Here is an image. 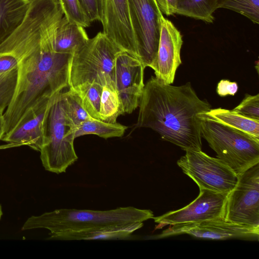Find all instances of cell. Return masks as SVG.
I'll use <instances>...</instances> for the list:
<instances>
[{"label": "cell", "mask_w": 259, "mask_h": 259, "mask_svg": "<svg viewBox=\"0 0 259 259\" xmlns=\"http://www.w3.org/2000/svg\"><path fill=\"white\" fill-rule=\"evenodd\" d=\"M63 17L54 6L33 1L21 24L0 45V55L17 62V80L11 102L4 112L5 134L31 108L69 89V69L72 54L54 48L57 27Z\"/></svg>", "instance_id": "cell-1"}, {"label": "cell", "mask_w": 259, "mask_h": 259, "mask_svg": "<svg viewBox=\"0 0 259 259\" xmlns=\"http://www.w3.org/2000/svg\"><path fill=\"white\" fill-rule=\"evenodd\" d=\"M136 127L150 128L185 151L202 150L199 115L211 109L188 82L164 84L152 76L144 86Z\"/></svg>", "instance_id": "cell-2"}, {"label": "cell", "mask_w": 259, "mask_h": 259, "mask_svg": "<svg viewBox=\"0 0 259 259\" xmlns=\"http://www.w3.org/2000/svg\"><path fill=\"white\" fill-rule=\"evenodd\" d=\"M153 217L151 210L133 206L107 210L62 208L31 216L21 230L47 229L48 240H106L108 230L142 227Z\"/></svg>", "instance_id": "cell-3"}, {"label": "cell", "mask_w": 259, "mask_h": 259, "mask_svg": "<svg viewBox=\"0 0 259 259\" xmlns=\"http://www.w3.org/2000/svg\"><path fill=\"white\" fill-rule=\"evenodd\" d=\"M201 137L237 175L259 163V139L199 114Z\"/></svg>", "instance_id": "cell-4"}, {"label": "cell", "mask_w": 259, "mask_h": 259, "mask_svg": "<svg viewBox=\"0 0 259 259\" xmlns=\"http://www.w3.org/2000/svg\"><path fill=\"white\" fill-rule=\"evenodd\" d=\"M122 51L102 32L89 38L72 56L69 69V89L92 82L102 87L115 84V61Z\"/></svg>", "instance_id": "cell-5"}, {"label": "cell", "mask_w": 259, "mask_h": 259, "mask_svg": "<svg viewBox=\"0 0 259 259\" xmlns=\"http://www.w3.org/2000/svg\"><path fill=\"white\" fill-rule=\"evenodd\" d=\"M63 92L54 98L47 117L44 145L39 151L45 169L57 174L66 172L78 159L74 147L75 128L65 111Z\"/></svg>", "instance_id": "cell-6"}, {"label": "cell", "mask_w": 259, "mask_h": 259, "mask_svg": "<svg viewBox=\"0 0 259 259\" xmlns=\"http://www.w3.org/2000/svg\"><path fill=\"white\" fill-rule=\"evenodd\" d=\"M177 164L199 189L229 194L237 181V175L228 165L202 150L186 151L185 155L178 160Z\"/></svg>", "instance_id": "cell-7"}, {"label": "cell", "mask_w": 259, "mask_h": 259, "mask_svg": "<svg viewBox=\"0 0 259 259\" xmlns=\"http://www.w3.org/2000/svg\"><path fill=\"white\" fill-rule=\"evenodd\" d=\"M138 59L151 68L157 54L162 14L155 0H128Z\"/></svg>", "instance_id": "cell-8"}, {"label": "cell", "mask_w": 259, "mask_h": 259, "mask_svg": "<svg viewBox=\"0 0 259 259\" xmlns=\"http://www.w3.org/2000/svg\"><path fill=\"white\" fill-rule=\"evenodd\" d=\"M224 219L259 226V163L238 176L234 187L227 197Z\"/></svg>", "instance_id": "cell-9"}, {"label": "cell", "mask_w": 259, "mask_h": 259, "mask_svg": "<svg viewBox=\"0 0 259 259\" xmlns=\"http://www.w3.org/2000/svg\"><path fill=\"white\" fill-rule=\"evenodd\" d=\"M228 194L200 189L197 198L184 207L154 217V222L158 224L155 229L167 225L223 219Z\"/></svg>", "instance_id": "cell-10"}, {"label": "cell", "mask_w": 259, "mask_h": 259, "mask_svg": "<svg viewBox=\"0 0 259 259\" xmlns=\"http://www.w3.org/2000/svg\"><path fill=\"white\" fill-rule=\"evenodd\" d=\"M186 234L193 237L212 240L229 239H258L259 226L239 224L223 219L170 225L154 237L160 239Z\"/></svg>", "instance_id": "cell-11"}, {"label": "cell", "mask_w": 259, "mask_h": 259, "mask_svg": "<svg viewBox=\"0 0 259 259\" xmlns=\"http://www.w3.org/2000/svg\"><path fill=\"white\" fill-rule=\"evenodd\" d=\"M145 68L139 59L126 52L122 51L116 57L115 83L123 114L131 113L139 105Z\"/></svg>", "instance_id": "cell-12"}, {"label": "cell", "mask_w": 259, "mask_h": 259, "mask_svg": "<svg viewBox=\"0 0 259 259\" xmlns=\"http://www.w3.org/2000/svg\"><path fill=\"white\" fill-rule=\"evenodd\" d=\"M103 33L122 51L138 59L128 0H103Z\"/></svg>", "instance_id": "cell-13"}, {"label": "cell", "mask_w": 259, "mask_h": 259, "mask_svg": "<svg viewBox=\"0 0 259 259\" xmlns=\"http://www.w3.org/2000/svg\"><path fill=\"white\" fill-rule=\"evenodd\" d=\"M55 96L30 108L1 140L13 146L26 145L40 151L44 143L48 115Z\"/></svg>", "instance_id": "cell-14"}, {"label": "cell", "mask_w": 259, "mask_h": 259, "mask_svg": "<svg viewBox=\"0 0 259 259\" xmlns=\"http://www.w3.org/2000/svg\"><path fill=\"white\" fill-rule=\"evenodd\" d=\"M183 42L180 32L162 15L157 56L151 68L155 77L164 84H171L174 81L177 69L182 63L180 52Z\"/></svg>", "instance_id": "cell-15"}, {"label": "cell", "mask_w": 259, "mask_h": 259, "mask_svg": "<svg viewBox=\"0 0 259 259\" xmlns=\"http://www.w3.org/2000/svg\"><path fill=\"white\" fill-rule=\"evenodd\" d=\"M89 38L84 28L70 22L63 17L57 27L54 48L56 52L72 54L81 48Z\"/></svg>", "instance_id": "cell-16"}, {"label": "cell", "mask_w": 259, "mask_h": 259, "mask_svg": "<svg viewBox=\"0 0 259 259\" xmlns=\"http://www.w3.org/2000/svg\"><path fill=\"white\" fill-rule=\"evenodd\" d=\"M29 0H0V45L21 24Z\"/></svg>", "instance_id": "cell-17"}, {"label": "cell", "mask_w": 259, "mask_h": 259, "mask_svg": "<svg viewBox=\"0 0 259 259\" xmlns=\"http://www.w3.org/2000/svg\"><path fill=\"white\" fill-rule=\"evenodd\" d=\"M218 122L259 139V120L244 116L233 110L211 109L205 113Z\"/></svg>", "instance_id": "cell-18"}, {"label": "cell", "mask_w": 259, "mask_h": 259, "mask_svg": "<svg viewBox=\"0 0 259 259\" xmlns=\"http://www.w3.org/2000/svg\"><path fill=\"white\" fill-rule=\"evenodd\" d=\"M218 0H178L176 14L212 23Z\"/></svg>", "instance_id": "cell-19"}, {"label": "cell", "mask_w": 259, "mask_h": 259, "mask_svg": "<svg viewBox=\"0 0 259 259\" xmlns=\"http://www.w3.org/2000/svg\"><path fill=\"white\" fill-rule=\"evenodd\" d=\"M127 127L116 122L108 123L92 118L82 122L76 128L75 138L89 134H94L104 139L120 137Z\"/></svg>", "instance_id": "cell-20"}, {"label": "cell", "mask_w": 259, "mask_h": 259, "mask_svg": "<svg viewBox=\"0 0 259 259\" xmlns=\"http://www.w3.org/2000/svg\"><path fill=\"white\" fill-rule=\"evenodd\" d=\"M123 114L115 84L103 87L99 110L100 119L115 123L118 116Z\"/></svg>", "instance_id": "cell-21"}, {"label": "cell", "mask_w": 259, "mask_h": 259, "mask_svg": "<svg viewBox=\"0 0 259 259\" xmlns=\"http://www.w3.org/2000/svg\"><path fill=\"white\" fill-rule=\"evenodd\" d=\"M102 89L103 87L99 84L92 82L71 90L78 94L88 114L93 118L100 119L99 113Z\"/></svg>", "instance_id": "cell-22"}, {"label": "cell", "mask_w": 259, "mask_h": 259, "mask_svg": "<svg viewBox=\"0 0 259 259\" xmlns=\"http://www.w3.org/2000/svg\"><path fill=\"white\" fill-rule=\"evenodd\" d=\"M65 109L70 122L75 128L92 118L86 111L78 94L69 89L63 92Z\"/></svg>", "instance_id": "cell-23"}, {"label": "cell", "mask_w": 259, "mask_h": 259, "mask_svg": "<svg viewBox=\"0 0 259 259\" xmlns=\"http://www.w3.org/2000/svg\"><path fill=\"white\" fill-rule=\"evenodd\" d=\"M229 9L259 23V0H218L217 9Z\"/></svg>", "instance_id": "cell-24"}, {"label": "cell", "mask_w": 259, "mask_h": 259, "mask_svg": "<svg viewBox=\"0 0 259 259\" xmlns=\"http://www.w3.org/2000/svg\"><path fill=\"white\" fill-rule=\"evenodd\" d=\"M17 68L0 74V113H4L13 98L17 80Z\"/></svg>", "instance_id": "cell-25"}, {"label": "cell", "mask_w": 259, "mask_h": 259, "mask_svg": "<svg viewBox=\"0 0 259 259\" xmlns=\"http://www.w3.org/2000/svg\"><path fill=\"white\" fill-rule=\"evenodd\" d=\"M64 17L68 21L83 28L89 27L91 22L84 12L79 0H58Z\"/></svg>", "instance_id": "cell-26"}, {"label": "cell", "mask_w": 259, "mask_h": 259, "mask_svg": "<svg viewBox=\"0 0 259 259\" xmlns=\"http://www.w3.org/2000/svg\"><path fill=\"white\" fill-rule=\"evenodd\" d=\"M233 110L247 117L259 120V94H246L240 104Z\"/></svg>", "instance_id": "cell-27"}, {"label": "cell", "mask_w": 259, "mask_h": 259, "mask_svg": "<svg viewBox=\"0 0 259 259\" xmlns=\"http://www.w3.org/2000/svg\"><path fill=\"white\" fill-rule=\"evenodd\" d=\"M91 22H101L103 0H79Z\"/></svg>", "instance_id": "cell-28"}, {"label": "cell", "mask_w": 259, "mask_h": 259, "mask_svg": "<svg viewBox=\"0 0 259 259\" xmlns=\"http://www.w3.org/2000/svg\"><path fill=\"white\" fill-rule=\"evenodd\" d=\"M238 88V85L236 82L222 79L218 84L217 92L221 97L234 96L237 93Z\"/></svg>", "instance_id": "cell-29"}, {"label": "cell", "mask_w": 259, "mask_h": 259, "mask_svg": "<svg viewBox=\"0 0 259 259\" xmlns=\"http://www.w3.org/2000/svg\"><path fill=\"white\" fill-rule=\"evenodd\" d=\"M162 14L167 16L176 14L178 0H155Z\"/></svg>", "instance_id": "cell-30"}, {"label": "cell", "mask_w": 259, "mask_h": 259, "mask_svg": "<svg viewBox=\"0 0 259 259\" xmlns=\"http://www.w3.org/2000/svg\"><path fill=\"white\" fill-rule=\"evenodd\" d=\"M16 60L9 55H0V74L17 68Z\"/></svg>", "instance_id": "cell-31"}, {"label": "cell", "mask_w": 259, "mask_h": 259, "mask_svg": "<svg viewBox=\"0 0 259 259\" xmlns=\"http://www.w3.org/2000/svg\"><path fill=\"white\" fill-rule=\"evenodd\" d=\"M3 114L0 113V140L5 134V122Z\"/></svg>", "instance_id": "cell-32"}, {"label": "cell", "mask_w": 259, "mask_h": 259, "mask_svg": "<svg viewBox=\"0 0 259 259\" xmlns=\"http://www.w3.org/2000/svg\"><path fill=\"white\" fill-rule=\"evenodd\" d=\"M2 215H3V211H2L1 205H0V220L1 219Z\"/></svg>", "instance_id": "cell-33"}]
</instances>
